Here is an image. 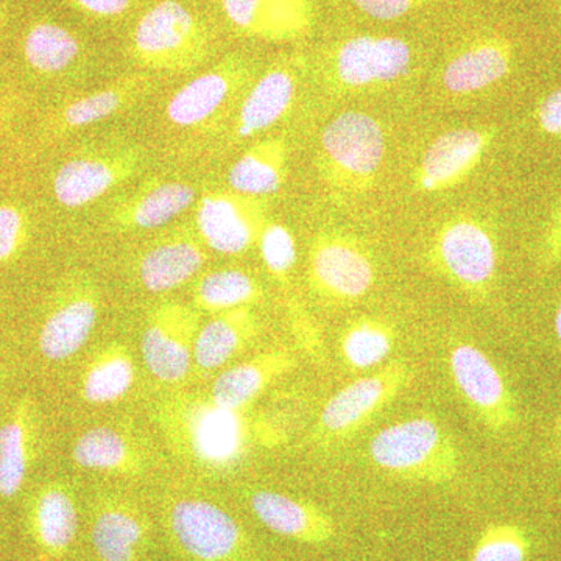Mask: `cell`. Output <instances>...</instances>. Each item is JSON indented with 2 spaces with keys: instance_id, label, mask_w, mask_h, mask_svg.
I'll return each instance as SVG.
<instances>
[{
  "instance_id": "6da1fadb",
  "label": "cell",
  "mask_w": 561,
  "mask_h": 561,
  "mask_svg": "<svg viewBox=\"0 0 561 561\" xmlns=\"http://www.w3.org/2000/svg\"><path fill=\"white\" fill-rule=\"evenodd\" d=\"M153 419L173 454L213 474L234 471L256 449H276L290 438L289 420L280 413L236 411L209 394L162 397Z\"/></svg>"
},
{
  "instance_id": "7a4b0ae2",
  "label": "cell",
  "mask_w": 561,
  "mask_h": 561,
  "mask_svg": "<svg viewBox=\"0 0 561 561\" xmlns=\"http://www.w3.org/2000/svg\"><path fill=\"white\" fill-rule=\"evenodd\" d=\"M367 453L378 470L401 481L446 485L460 471L456 440L432 415L383 427L368 443Z\"/></svg>"
},
{
  "instance_id": "3957f363",
  "label": "cell",
  "mask_w": 561,
  "mask_h": 561,
  "mask_svg": "<svg viewBox=\"0 0 561 561\" xmlns=\"http://www.w3.org/2000/svg\"><path fill=\"white\" fill-rule=\"evenodd\" d=\"M386 154L381 124L362 111H345L320 136L319 171L337 198L357 197L375 186Z\"/></svg>"
},
{
  "instance_id": "277c9868",
  "label": "cell",
  "mask_w": 561,
  "mask_h": 561,
  "mask_svg": "<svg viewBox=\"0 0 561 561\" xmlns=\"http://www.w3.org/2000/svg\"><path fill=\"white\" fill-rule=\"evenodd\" d=\"M424 260L432 272L472 301H485L496 279L494 231L481 217L459 214L432 236Z\"/></svg>"
},
{
  "instance_id": "5b68a950",
  "label": "cell",
  "mask_w": 561,
  "mask_h": 561,
  "mask_svg": "<svg viewBox=\"0 0 561 561\" xmlns=\"http://www.w3.org/2000/svg\"><path fill=\"white\" fill-rule=\"evenodd\" d=\"M415 375V367L408 360H391L381 371L343 387L321 409L309 437L312 445L328 449L348 442L397 400Z\"/></svg>"
},
{
  "instance_id": "8992f818",
  "label": "cell",
  "mask_w": 561,
  "mask_h": 561,
  "mask_svg": "<svg viewBox=\"0 0 561 561\" xmlns=\"http://www.w3.org/2000/svg\"><path fill=\"white\" fill-rule=\"evenodd\" d=\"M208 54L205 25L175 0L157 3L140 18L133 33V58L146 69L187 72L198 68Z\"/></svg>"
},
{
  "instance_id": "52a82bcc",
  "label": "cell",
  "mask_w": 561,
  "mask_h": 561,
  "mask_svg": "<svg viewBox=\"0 0 561 561\" xmlns=\"http://www.w3.org/2000/svg\"><path fill=\"white\" fill-rule=\"evenodd\" d=\"M165 529L184 561H250L251 542L241 524L202 497H180L165 508Z\"/></svg>"
},
{
  "instance_id": "ba28073f",
  "label": "cell",
  "mask_w": 561,
  "mask_h": 561,
  "mask_svg": "<svg viewBox=\"0 0 561 561\" xmlns=\"http://www.w3.org/2000/svg\"><path fill=\"white\" fill-rule=\"evenodd\" d=\"M378 268L364 241L341 230L320 231L308 251L309 289L330 305L359 301L375 287Z\"/></svg>"
},
{
  "instance_id": "9c48e42d",
  "label": "cell",
  "mask_w": 561,
  "mask_h": 561,
  "mask_svg": "<svg viewBox=\"0 0 561 561\" xmlns=\"http://www.w3.org/2000/svg\"><path fill=\"white\" fill-rule=\"evenodd\" d=\"M454 387L483 430L504 437L519 424L515 394L500 368L478 346L456 342L449 350Z\"/></svg>"
},
{
  "instance_id": "30bf717a",
  "label": "cell",
  "mask_w": 561,
  "mask_h": 561,
  "mask_svg": "<svg viewBox=\"0 0 561 561\" xmlns=\"http://www.w3.org/2000/svg\"><path fill=\"white\" fill-rule=\"evenodd\" d=\"M146 158L142 147L128 142L105 144L83 150L55 173V198L70 209L91 205L133 179L144 168Z\"/></svg>"
},
{
  "instance_id": "8fae6325",
  "label": "cell",
  "mask_w": 561,
  "mask_h": 561,
  "mask_svg": "<svg viewBox=\"0 0 561 561\" xmlns=\"http://www.w3.org/2000/svg\"><path fill=\"white\" fill-rule=\"evenodd\" d=\"M201 312L181 302H161L151 309L140 341L147 370L165 383L184 381L194 367Z\"/></svg>"
},
{
  "instance_id": "7c38bea8",
  "label": "cell",
  "mask_w": 561,
  "mask_h": 561,
  "mask_svg": "<svg viewBox=\"0 0 561 561\" xmlns=\"http://www.w3.org/2000/svg\"><path fill=\"white\" fill-rule=\"evenodd\" d=\"M265 197L236 191H209L202 195L195 227L202 242L220 254L236 256L253 249L268 224Z\"/></svg>"
},
{
  "instance_id": "4fadbf2b",
  "label": "cell",
  "mask_w": 561,
  "mask_h": 561,
  "mask_svg": "<svg viewBox=\"0 0 561 561\" xmlns=\"http://www.w3.org/2000/svg\"><path fill=\"white\" fill-rule=\"evenodd\" d=\"M412 65V50L394 36L362 35L346 39L331 60V81L337 90L356 91L400 80Z\"/></svg>"
},
{
  "instance_id": "5bb4252c",
  "label": "cell",
  "mask_w": 561,
  "mask_h": 561,
  "mask_svg": "<svg viewBox=\"0 0 561 561\" xmlns=\"http://www.w3.org/2000/svg\"><path fill=\"white\" fill-rule=\"evenodd\" d=\"M99 313L101 297L90 276H77L70 280L41 324V356L55 364L76 356L90 341Z\"/></svg>"
},
{
  "instance_id": "9a60e30c",
  "label": "cell",
  "mask_w": 561,
  "mask_h": 561,
  "mask_svg": "<svg viewBox=\"0 0 561 561\" xmlns=\"http://www.w3.org/2000/svg\"><path fill=\"white\" fill-rule=\"evenodd\" d=\"M496 133L494 127L459 128L432 140L415 169L416 190L434 194L459 186L481 164Z\"/></svg>"
},
{
  "instance_id": "2e32d148",
  "label": "cell",
  "mask_w": 561,
  "mask_h": 561,
  "mask_svg": "<svg viewBox=\"0 0 561 561\" xmlns=\"http://www.w3.org/2000/svg\"><path fill=\"white\" fill-rule=\"evenodd\" d=\"M250 79L249 62L231 55L176 91L165 106V116L176 127H201L249 84Z\"/></svg>"
},
{
  "instance_id": "e0dca14e",
  "label": "cell",
  "mask_w": 561,
  "mask_h": 561,
  "mask_svg": "<svg viewBox=\"0 0 561 561\" xmlns=\"http://www.w3.org/2000/svg\"><path fill=\"white\" fill-rule=\"evenodd\" d=\"M195 202L194 187L183 181L150 180L113 203L108 224L119 232L164 227Z\"/></svg>"
},
{
  "instance_id": "ac0fdd59",
  "label": "cell",
  "mask_w": 561,
  "mask_h": 561,
  "mask_svg": "<svg viewBox=\"0 0 561 561\" xmlns=\"http://www.w3.org/2000/svg\"><path fill=\"white\" fill-rule=\"evenodd\" d=\"M41 419L33 398L21 397L0 424V500H13L38 454Z\"/></svg>"
},
{
  "instance_id": "d6986e66",
  "label": "cell",
  "mask_w": 561,
  "mask_h": 561,
  "mask_svg": "<svg viewBox=\"0 0 561 561\" xmlns=\"http://www.w3.org/2000/svg\"><path fill=\"white\" fill-rule=\"evenodd\" d=\"M236 31L273 43L301 38L311 31V0H221Z\"/></svg>"
},
{
  "instance_id": "ffe728a7",
  "label": "cell",
  "mask_w": 561,
  "mask_h": 561,
  "mask_svg": "<svg viewBox=\"0 0 561 561\" xmlns=\"http://www.w3.org/2000/svg\"><path fill=\"white\" fill-rule=\"evenodd\" d=\"M247 502L260 523L280 537L316 546L334 537L331 516L311 502L268 490L249 491Z\"/></svg>"
},
{
  "instance_id": "44dd1931",
  "label": "cell",
  "mask_w": 561,
  "mask_h": 561,
  "mask_svg": "<svg viewBox=\"0 0 561 561\" xmlns=\"http://www.w3.org/2000/svg\"><path fill=\"white\" fill-rule=\"evenodd\" d=\"M149 538V523L131 502L105 497L92 515L91 542L101 561H138Z\"/></svg>"
},
{
  "instance_id": "7402d4cb",
  "label": "cell",
  "mask_w": 561,
  "mask_h": 561,
  "mask_svg": "<svg viewBox=\"0 0 561 561\" xmlns=\"http://www.w3.org/2000/svg\"><path fill=\"white\" fill-rule=\"evenodd\" d=\"M295 367L297 359L289 350L264 351L221 373L210 387L209 398L217 404L236 411L250 409L272 383L289 375Z\"/></svg>"
},
{
  "instance_id": "603a6c76",
  "label": "cell",
  "mask_w": 561,
  "mask_h": 561,
  "mask_svg": "<svg viewBox=\"0 0 561 561\" xmlns=\"http://www.w3.org/2000/svg\"><path fill=\"white\" fill-rule=\"evenodd\" d=\"M513 46L490 36L472 41L454 55L442 72V83L454 95H471L500 83L511 73Z\"/></svg>"
},
{
  "instance_id": "cb8c5ba5",
  "label": "cell",
  "mask_w": 561,
  "mask_h": 561,
  "mask_svg": "<svg viewBox=\"0 0 561 561\" xmlns=\"http://www.w3.org/2000/svg\"><path fill=\"white\" fill-rule=\"evenodd\" d=\"M79 507L76 494L65 482H47L33 496L31 527L44 556L61 559L79 534Z\"/></svg>"
},
{
  "instance_id": "d4e9b609",
  "label": "cell",
  "mask_w": 561,
  "mask_h": 561,
  "mask_svg": "<svg viewBox=\"0 0 561 561\" xmlns=\"http://www.w3.org/2000/svg\"><path fill=\"white\" fill-rule=\"evenodd\" d=\"M206 253L190 232L154 243L138 260V278L144 289L164 294L179 289L202 271Z\"/></svg>"
},
{
  "instance_id": "484cf974",
  "label": "cell",
  "mask_w": 561,
  "mask_h": 561,
  "mask_svg": "<svg viewBox=\"0 0 561 561\" xmlns=\"http://www.w3.org/2000/svg\"><path fill=\"white\" fill-rule=\"evenodd\" d=\"M297 80L294 66L287 62L272 66L243 99L236 125V138L249 139L278 124L289 113L295 101Z\"/></svg>"
},
{
  "instance_id": "4316f807",
  "label": "cell",
  "mask_w": 561,
  "mask_h": 561,
  "mask_svg": "<svg viewBox=\"0 0 561 561\" xmlns=\"http://www.w3.org/2000/svg\"><path fill=\"white\" fill-rule=\"evenodd\" d=\"M260 335V321L250 306L217 313L201 327L194 350V368L202 376L219 370Z\"/></svg>"
},
{
  "instance_id": "83f0119b",
  "label": "cell",
  "mask_w": 561,
  "mask_h": 561,
  "mask_svg": "<svg viewBox=\"0 0 561 561\" xmlns=\"http://www.w3.org/2000/svg\"><path fill=\"white\" fill-rule=\"evenodd\" d=\"M151 88L153 83L149 77L139 76V73L121 77L103 90L91 92L62 106L51 121V127L57 135L91 127L116 116L122 111L131 108L140 99L149 94Z\"/></svg>"
},
{
  "instance_id": "f1b7e54d",
  "label": "cell",
  "mask_w": 561,
  "mask_h": 561,
  "mask_svg": "<svg viewBox=\"0 0 561 561\" xmlns=\"http://www.w3.org/2000/svg\"><path fill=\"white\" fill-rule=\"evenodd\" d=\"M72 460L84 470L139 476L146 471V456L130 435L110 426L81 434L72 446Z\"/></svg>"
},
{
  "instance_id": "f546056e",
  "label": "cell",
  "mask_w": 561,
  "mask_h": 561,
  "mask_svg": "<svg viewBox=\"0 0 561 561\" xmlns=\"http://www.w3.org/2000/svg\"><path fill=\"white\" fill-rule=\"evenodd\" d=\"M287 161L289 147L286 139H262L231 165L228 183L232 191L267 198L283 186Z\"/></svg>"
},
{
  "instance_id": "4dcf8cb0",
  "label": "cell",
  "mask_w": 561,
  "mask_h": 561,
  "mask_svg": "<svg viewBox=\"0 0 561 561\" xmlns=\"http://www.w3.org/2000/svg\"><path fill=\"white\" fill-rule=\"evenodd\" d=\"M136 368L130 350L113 342L94 354L80 381L81 400L103 405L122 400L135 386Z\"/></svg>"
},
{
  "instance_id": "1f68e13d",
  "label": "cell",
  "mask_w": 561,
  "mask_h": 561,
  "mask_svg": "<svg viewBox=\"0 0 561 561\" xmlns=\"http://www.w3.org/2000/svg\"><path fill=\"white\" fill-rule=\"evenodd\" d=\"M262 298L261 284L238 268L206 273L194 287V308L213 316L256 305Z\"/></svg>"
},
{
  "instance_id": "d6a6232c",
  "label": "cell",
  "mask_w": 561,
  "mask_h": 561,
  "mask_svg": "<svg viewBox=\"0 0 561 561\" xmlns=\"http://www.w3.org/2000/svg\"><path fill=\"white\" fill-rule=\"evenodd\" d=\"M397 331L378 317H360L350 321L341 334L343 364L353 371L378 367L393 351Z\"/></svg>"
},
{
  "instance_id": "836d02e7",
  "label": "cell",
  "mask_w": 561,
  "mask_h": 561,
  "mask_svg": "<svg viewBox=\"0 0 561 561\" xmlns=\"http://www.w3.org/2000/svg\"><path fill=\"white\" fill-rule=\"evenodd\" d=\"M25 58L33 69L57 73L68 69L79 57V41L72 33L55 24H38L25 38Z\"/></svg>"
},
{
  "instance_id": "e575fe53",
  "label": "cell",
  "mask_w": 561,
  "mask_h": 561,
  "mask_svg": "<svg viewBox=\"0 0 561 561\" xmlns=\"http://www.w3.org/2000/svg\"><path fill=\"white\" fill-rule=\"evenodd\" d=\"M531 542L518 524H490L482 531L470 561H527Z\"/></svg>"
},
{
  "instance_id": "d590c367",
  "label": "cell",
  "mask_w": 561,
  "mask_h": 561,
  "mask_svg": "<svg viewBox=\"0 0 561 561\" xmlns=\"http://www.w3.org/2000/svg\"><path fill=\"white\" fill-rule=\"evenodd\" d=\"M261 257L267 271L286 286L297 261V245L289 228L276 221L265 225L260 238Z\"/></svg>"
},
{
  "instance_id": "8d00e7d4",
  "label": "cell",
  "mask_w": 561,
  "mask_h": 561,
  "mask_svg": "<svg viewBox=\"0 0 561 561\" xmlns=\"http://www.w3.org/2000/svg\"><path fill=\"white\" fill-rule=\"evenodd\" d=\"M27 239V220L13 205H0V264L13 261Z\"/></svg>"
},
{
  "instance_id": "74e56055",
  "label": "cell",
  "mask_w": 561,
  "mask_h": 561,
  "mask_svg": "<svg viewBox=\"0 0 561 561\" xmlns=\"http://www.w3.org/2000/svg\"><path fill=\"white\" fill-rule=\"evenodd\" d=\"M561 264V201L552 210L538 253V271L548 273Z\"/></svg>"
},
{
  "instance_id": "f35d334b",
  "label": "cell",
  "mask_w": 561,
  "mask_h": 561,
  "mask_svg": "<svg viewBox=\"0 0 561 561\" xmlns=\"http://www.w3.org/2000/svg\"><path fill=\"white\" fill-rule=\"evenodd\" d=\"M354 5L378 21H394L424 5L426 0H351Z\"/></svg>"
},
{
  "instance_id": "ab89813d",
  "label": "cell",
  "mask_w": 561,
  "mask_h": 561,
  "mask_svg": "<svg viewBox=\"0 0 561 561\" xmlns=\"http://www.w3.org/2000/svg\"><path fill=\"white\" fill-rule=\"evenodd\" d=\"M535 121L542 133L561 138V88L542 99L535 111Z\"/></svg>"
},
{
  "instance_id": "60d3db41",
  "label": "cell",
  "mask_w": 561,
  "mask_h": 561,
  "mask_svg": "<svg viewBox=\"0 0 561 561\" xmlns=\"http://www.w3.org/2000/svg\"><path fill=\"white\" fill-rule=\"evenodd\" d=\"M79 9L94 16H119L130 9L131 0H73Z\"/></svg>"
},
{
  "instance_id": "b9f144b4",
  "label": "cell",
  "mask_w": 561,
  "mask_h": 561,
  "mask_svg": "<svg viewBox=\"0 0 561 561\" xmlns=\"http://www.w3.org/2000/svg\"><path fill=\"white\" fill-rule=\"evenodd\" d=\"M556 335H557V342H559V345L561 348V301L559 305V309H557V313H556Z\"/></svg>"
},
{
  "instance_id": "7bdbcfd3",
  "label": "cell",
  "mask_w": 561,
  "mask_h": 561,
  "mask_svg": "<svg viewBox=\"0 0 561 561\" xmlns=\"http://www.w3.org/2000/svg\"><path fill=\"white\" fill-rule=\"evenodd\" d=\"M553 438H556L557 448L561 454V415L559 421H557L556 432H553Z\"/></svg>"
},
{
  "instance_id": "ee69618b",
  "label": "cell",
  "mask_w": 561,
  "mask_h": 561,
  "mask_svg": "<svg viewBox=\"0 0 561 561\" xmlns=\"http://www.w3.org/2000/svg\"><path fill=\"white\" fill-rule=\"evenodd\" d=\"M557 10H559V14L561 18V0H557Z\"/></svg>"
}]
</instances>
